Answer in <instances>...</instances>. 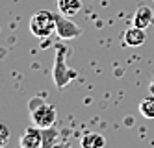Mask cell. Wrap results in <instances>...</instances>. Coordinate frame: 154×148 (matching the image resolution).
I'll return each instance as SVG.
<instances>
[{"instance_id":"cell-12","label":"cell","mask_w":154,"mask_h":148,"mask_svg":"<svg viewBox=\"0 0 154 148\" xmlns=\"http://www.w3.org/2000/svg\"><path fill=\"white\" fill-rule=\"evenodd\" d=\"M9 137H11V131H9V128L6 126L4 122H0V146H6V143L9 141Z\"/></svg>"},{"instance_id":"cell-5","label":"cell","mask_w":154,"mask_h":148,"mask_svg":"<svg viewBox=\"0 0 154 148\" xmlns=\"http://www.w3.org/2000/svg\"><path fill=\"white\" fill-rule=\"evenodd\" d=\"M19 148H43V130L35 124L26 128L19 137Z\"/></svg>"},{"instance_id":"cell-2","label":"cell","mask_w":154,"mask_h":148,"mask_svg":"<svg viewBox=\"0 0 154 148\" xmlns=\"http://www.w3.org/2000/svg\"><path fill=\"white\" fill-rule=\"evenodd\" d=\"M65 56H67V48L58 47L56 48V61H54V69H52V80L58 89H63L65 85H69L76 78V71L67 65Z\"/></svg>"},{"instance_id":"cell-16","label":"cell","mask_w":154,"mask_h":148,"mask_svg":"<svg viewBox=\"0 0 154 148\" xmlns=\"http://www.w3.org/2000/svg\"><path fill=\"white\" fill-rule=\"evenodd\" d=\"M0 148H4V146H0Z\"/></svg>"},{"instance_id":"cell-15","label":"cell","mask_w":154,"mask_h":148,"mask_svg":"<svg viewBox=\"0 0 154 148\" xmlns=\"http://www.w3.org/2000/svg\"><path fill=\"white\" fill-rule=\"evenodd\" d=\"M149 91H150V93L154 95V78H152V82L149 83Z\"/></svg>"},{"instance_id":"cell-3","label":"cell","mask_w":154,"mask_h":148,"mask_svg":"<svg viewBox=\"0 0 154 148\" xmlns=\"http://www.w3.org/2000/svg\"><path fill=\"white\" fill-rule=\"evenodd\" d=\"M30 117H32V122H34L37 128H41V130L43 128H50L58 120V109L52 104H48V102H45V104H41L39 107L32 109Z\"/></svg>"},{"instance_id":"cell-10","label":"cell","mask_w":154,"mask_h":148,"mask_svg":"<svg viewBox=\"0 0 154 148\" xmlns=\"http://www.w3.org/2000/svg\"><path fill=\"white\" fill-rule=\"evenodd\" d=\"M139 113L145 119H154V95L152 93L139 102Z\"/></svg>"},{"instance_id":"cell-6","label":"cell","mask_w":154,"mask_h":148,"mask_svg":"<svg viewBox=\"0 0 154 148\" xmlns=\"http://www.w3.org/2000/svg\"><path fill=\"white\" fill-rule=\"evenodd\" d=\"M123 41L125 44H128V47H141V44H145L147 41V33L143 28H137V26H132L128 30H125V35H123Z\"/></svg>"},{"instance_id":"cell-1","label":"cell","mask_w":154,"mask_h":148,"mask_svg":"<svg viewBox=\"0 0 154 148\" xmlns=\"http://www.w3.org/2000/svg\"><path fill=\"white\" fill-rule=\"evenodd\" d=\"M30 32L34 37L45 39L56 32V15L48 9H39L35 11L30 19Z\"/></svg>"},{"instance_id":"cell-7","label":"cell","mask_w":154,"mask_h":148,"mask_svg":"<svg viewBox=\"0 0 154 148\" xmlns=\"http://www.w3.org/2000/svg\"><path fill=\"white\" fill-rule=\"evenodd\" d=\"M132 22H134V26L137 28H143V30H147L152 22H154V13H152V9L149 6H141L136 9V13H134V19H132Z\"/></svg>"},{"instance_id":"cell-8","label":"cell","mask_w":154,"mask_h":148,"mask_svg":"<svg viewBox=\"0 0 154 148\" xmlns=\"http://www.w3.org/2000/svg\"><path fill=\"white\" fill-rule=\"evenodd\" d=\"M104 144H106V139H104V135L98 133V131H87L80 139L82 148H104Z\"/></svg>"},{"instance_id":"cell-9","label":"cell","mask_w":154,"mask_h":148,"mask_svg":"<svg viewBox=\"0 0 154 148\" xmlns=\"http://www.w3.org/2000/svg\"><path fill=\"white\" fill-rule=\"evenodd\" d=\"M58 9L65 17H72L82 9V0H58Z\"/></svg>"},{"instance_id":"cell-4","label":"cell","mask_w":154,"mask_h":148,"mask_svg":"<svg viewBox=\"0 0 154 148\" xmlns=\"http://www.w3.org/2000/svg\"><path fill=\"white\" fill-rule=\"evenodd\" d=\"M56 33L58 37L63 41H71L82 35V30L78 24H74L71 20V17H65V15H56Z\"/></svg>"},{"instance_id":"cell-13","label":"cell","mask_w":154,"mask_h":148,"mask_svg":"<svg viewBox=\"0 0 154 148\" xmlns=\"http://www.w3.org/2000/svg\"><path fill=\"white\" fill-rule=\"evenodd\" d=\"M41 104H45V100H43V98H39V96H35V98H32V100L28 102V109L32 111V109H35V107H39Z\"/></svg>"},{"instance_id":"cell-11","label":"cell","mask_w":154,"mask_h":148,"mask_svg":"<svg viewBox=\"0 0 154 148\" xmlns=\"http://www.w3.org/2000/svg\"><path fill=\"white\" fill-rule=\"evenodd\" d=\"M60 131L50 126V128H43V148H54V144L58 143Z\"/></svg>"},{"instance_id":"cell-14","label":"cell","mask_w":154,"mask_h":148,"mask_svg":"<svg viewBox=\"0 0 154 148\" xmlns=\"http://www.w3.org/2000/svg\"><path fill=\"white\" fill-rule=\"evenodd\" d=\"M54 148H72V146H71V143H56Z\"/></svg>"}]
</instances>
